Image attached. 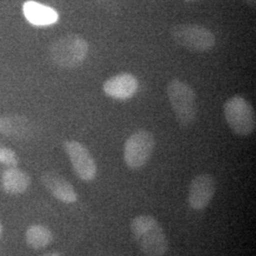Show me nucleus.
<instances>
[{"mask_svg": "<svg viewBox=\"0 0 256 256\" xmlns=\"http://www.w3.org/2000/svg\"><path fill=\"white\" fill-rule=\"evenodd\" d=\"M130 229L142 252L147 256H162L169 248L164 230L154 216L142 214L131 221Z\"/></svg>", "mask_w": 256, "mask_h": 256, "instance_id": "obj_1", "label": "nucleus"}, {"mask_svg": "<svg viewBox=\"0 0 256 256\" xmlns=\"http://www.w3.org/2000/svg\"><path fill=\"white\" fill-rule=\"evenodd\" d=\"M167 94L178 124L183 128L192 126L198 117L194 90L186 82L174 79L168 84Z\"/></svg>", "mask_w": 256, "mask_h": 256, "instance_id": "obj_2", "label": "nucleus"}, {"mask_svg": "<svg viewBox=\"0 0 256 256\" xmlns=\"http://www.w3.org/2000/svg\"><path fill=\"white\" fill-rule=\"evenodd\" d=\"M88 52V42L77 34L61 37L48 48L50 61L62 68H74L81 66Z\"/></svg>", "mask_w": 256, "mask_h": 256, "instance_id": "obj_3", "label": "nucleus"}, {"mask_svg": "<svg viewBox=\"0 0 256 256\" xmlns=\"http://www.w3.org/2000/svg\"><path fill=\"white\" fill-rule=\"evenodd\" d=\"M229 128L238 136L252 135L256 126V111L250 102L240 95L230 98L223 106Z\"/></svg>", "mask_w": 256, "mask_h": 256, "instance_id": "obj_4", "label": "nucleus"}, {"mask_svg": "<svg viewBox=\"0 0 256 256\" xmlns=\"http://www.w3.org/2000/svg\"><path fill=\"white\" fill-rule=\"evenodd\" d=\"M171 37L178 46L196 52L212 50L216 43L209 28L196 24H178L171 28Z\"/></svg>", "mask_w": 256, "mask_h": 256, "instance_id": "obj_5", "label": "nucleus"}, {"mask_svg": "<svg viewBox=\"0 0 256 256\" xmlns=\"http://www.w3.org/2000/svg\"><path fill=\"white\" fill-rule=\"evenodd\" d=\"M155 137L146 130H140L128 138L124 147V160L131 170L146 165L155 148Z\"/></svg>", "mask_w": 256, "mask_h": 256, "instance_id": "obj_6", "label": "nucleus"}, {"mask_svg": "<svg viewBox=\"0 0 256 256\" xmlns=\"http://www.w3.org/2000/svg\"><path fill=\"white\" fill-rule=\"evenodd\" d=\"M64 149L74 172L84 182H92L97 174V165L88 149L77 140L64 142Z\"/></svg>", "mask_w": 256, "mask_h": 256, "instance_id": "obj_7", "label": "nucleus"}, {"mask_svg": "<svg viewBox=\"0 0 256 256\" xmlns=\"http://www.w3.org/2000/svg\"><path fill=\"white\" fill-rule=\"evenodd\" d=\"M216 191V178L210 174H198L189 187L188 203L196 210H204L212 200Z\"/></svg>", "mask_w": 256, "mask_h": 256, "instance_id": "obj_8", "label": "nucleus"}, {"mask_svg": "<svg viewBox=\"0 0 256 256\" xmlns=\"http://www.w3.org/2000/svg\"><path fill=\"white\" fill-rule=\"evenodd\" d=\"M138 88L137 78L129 74L115 75L104 84V92L112 99L128 100L132 98Z\"/></svg>", "mask_w": 256, "mask_h": 256, "instance_id": "obj_9", "label": "nucleus"}, {"mask_svg": "<svg viewBox=\"0 0 256 256\" xmlns=\"http://www.w3.org/2000/svg\"><path fill=\"white\" fill-rule=\"evenodd\" d=\"M41 182L55 198L64 203L77 202L78 196L74 186L62 176L54 172H45L41 176Z\"/></svg>", "mask_w": 256, "mask_h": 256, "instance_id": "obj_10", "label": "nucleus"}, {"mask_svg": "<svg viewBox=\"0 0 256 256\" xmlns=\"http://www.w3.org/2000/svg\"><path fill=\"white\" fill-rule=\"evenodd\" d=\"M23 14L30 24L38 27L52 25L59 18L54 9L32 0L24 3Z\"/></svg>", "mask_w": 256, "mask_h": 256, "instance_id": "obj_11", "label": "nucleus"}, {"mask_svg": "<svg viewBox=\"0 0 256 256\" xmlns=\"http://www.w3.org/2000/svg\"><path fill=\"white\" fill-rule=\"evenodd\" d=\"M30 184V176L16 167H10L2 176L3 189L10 194H20L25 192Z\"/></svg>", "mask_w": 256, "mask_h": 256, "instance_id": "obj_12", "label": "nucleus"}, {"mask_svg": "<svg viewBox=\"0 0 256 256\" xmlns=\"http://www.w3.org/2000/svg\"><path fill=\"white\" fill-rule=\"evenodd\" d=\"M30 124L24 116L7 115L0 117V133L8 137L22 138L30 131Z\"/></svg>", "mask_w": 256, "mask_h": 256, "instance_id": "obj_13", "label": "nucleus"}, {"mask_svg": "<svg viewBox=\"0 0 256 256\" xmlns=\"http://www.w3.org/2000/svg\"><path fill=\"white\" fill-rule=\"evenodd\" d=\"M54 240L52 230L43 225H32L27 230L26 241L30 247L36 250L48 246Z\"/></svg>", "mask_w": 256, "mask_h": 256, "instance_id": "obj_14", "label": "nucleus"}, {"mask_svg": "<svg viewBox=\"0 0 256 256\" xmlns=\"http://www.w3.org/2000/svg\"><path fill=\"white\" fill-rule=\"evenodd\" d=\"M0 162L10 167H16L18 164V158L12 149L0 147Z\"/></svg>", "mask_w": 256, "mask_h": 256, "instance_id": "obj_15", "label": "nucleus"}, {"mask_svg": "<svg viewBox=\"0 0 256 256\" xmlns=\"http://www.w3.org/2000/svg\"><path fill=\"white\" fill-rule=\"evenodd\" d=\"M97 3H99V4H101L102 6H104V7H106L108 9L110 8L111 6H114L115 5V2H116V0H95Z\"/></svg>", "mask_w": 256, "mask_h": 256, "instance_id": "obj_16", "label": "nucleus"}, {"mask_svg": "<svg viewBox=\"0 0 256 256\" xmlns=\"http://www.w3.org/2000/svg\"><path fill=\"white\" fill-rule=\"evenodd\" d=\"M245 2L250 7H254L256 6V0H245Z\"/></svg>", "mask_w": 256, "mask_h": 256, "instance_id": "obj_17", "label": "nucleus"}, {"mask_svg": "<svg viewBox=\"0 0 256 256\" xmlns=\"http://www.w3.org/2000/svg\"><path fill=\"white\" fill-rule=\"evenodd\" d=\"M62 256L59 252H50V254H45V256Z\"/></svg>", "mask_w": 256, "mask_h": 256, "instance_id": "obj_18", "label": "nucleus"}, {"mask_svg": "<svg viewBox=\"0 0 256 256\" xmlns=\"http://www.w3.org/2000/svg\"><path fill=\"white\" fill-rule=\"evenodd\" d=\"M186 3H190V2H194V1H196V0H184Z\"/></svg>", "mask_w": 256, "mask_h": 256, "instance_id": "obj_19", "label": "nucleus"}, {"mask_svg": "<svg viewBox=\"0 0 256 256\" xmlns=\"http://www.w3.org/2000/svg\"><path fill=\"white\" fill-rule=\"evenodd\" d=\"M1 230H2V227H1V224H0V236H1Z\"/></svg>", "mask_w": 256, "mask_h": 256, "instance_id": "obj_20", "label": "nucleus"}]
</instances>
